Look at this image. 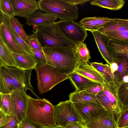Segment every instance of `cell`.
I'll use <instances>...</instances> for the list:
<instances>
[{
	"label": "cell",
	"mask_w": 128,
	"mask_h": 128,
	"mask_svg": "<svg viewBox=\"0 0 128 128\" xmlns=\"http://www.w3.org/2000/svg\"><path fill=\"white\" fill-rule=\"evenodd\" d=\"M66 128H87L78 122H71L68 123L66 126Z\"/></svg>",
	"instance_id": "7bdbcfd3"
},
{
	"label": "cell",
	"mask_w": 128,
	"mask_h": 128,
	"mask_svg": "<svg viewBox=\"0 0 128 128\" xmlns=\"http://www.w3.org/2000/svg\"><path fill=\"white\" fill-rule=\"evenodd\" d=\"M8 68L14 90H23L26 92L27 90H29L38 99L40 98L34 92L31 83L30 78L32 70H23L14 67Z\"/></svg>",
	"instance_id": "9c48e42d"
},
{
	"label": "cell",
	"mask_w": 128,
	"mask_h": 128,
	"mask_svg": "<svg viewBox=\"0 0 128 128\" xmlns=\"http://www.w3.org/2000/svg\"><path fill=\"white\" fill-rule=\"evenodd\" d=\"M96 98L102 105L106 109L114 114L117 120L120 115L122 111L114 104L102 91L96 95Z\"/></svg>",
	"instance_id": "4316f807"
},
{
	"label": "cell",
	"mask_w": 128,
	"mask_h": 128,
	"mask_svg": "<svg viewBox=\"0 0 128 128\" xmlns=\"http://www.w3.org/2000/svg\"><path fill=\"white\" fill-rule=\"evenodd\" d=\"M16 67L23 70L34 69L37 65L34 57L29 54L12 52Z\"/></svg>",
	"instance_id": "d6986e66"
},
{
	"label": "cell",
	"mask_w": 128,
	"mask_h": 128,
	"mask_svg": "<svg viewBox=\"0 0 128 128\" xmlns=\"http://www.w3.org/2000/svg\"><path fill=\"white\" fill-rule=\"evenodd\" d=\"M116 118L114 114L105 110L85 126L87 128H117Z\"/></svg>",
	"instance_id": "4fadbf2b"
},
{
	"label": "cell",
	"mask_w": 128,
	"mask_h": 128,
	"mask_svg": "<svg viewBox=\"0 0 128 128\" xmlns=\"http://www.w3.org/2000/svg\"><path fill=\"white\" fill-rule=\"evenodd\" d=\"M117 85L118 99L123 109L128 108V82L122 81Z\"/></svg>",
	"instance_id": "1f68e13d"
},
{
	"label": "cell",
	"mask_w": 128,
	"mask_h": 128,
	"mask_svg": "<svg viewBox=\"0 0 128 128\" xmlns=\"http://www.w3.org/2000/svg\"><path fill=\"white\" fill-rule=\"evenodd\" d=\"M33 57L37 65H44L47 64L45 55L42 51L31 48Z\"/></svg>",
	"instance_id": "8d00e7d4"
},
{
	"label": "cell",
	"mask_w": 128,
	"mask_h": 128,
	"mask_svg": "<svg viewBox=\"0 0 128 128\" xmlns=\"http://www.w3.org/2000/svg\"><path fill=\"white\" fill-rule=\"evenodd\" d=\"M128 128V126H127L125 127H124V128Z\"/></svg>",
	"instance_id": "816d5d0a"
},
{
	"label": "cell",
	"mask_w": 128,
	"mask_h": 128,
	"mask_svg": "<svg viewBox=\"0 0 128 128\" xmlns=\"http://www.w3.org/2000/svg\"><path fill=\"white\" fill-rule=\"evenodd\" d=\"M33 33L32 34L29 36V39L26 42L30 48L42 51V48L40 45L36 37L35 31H33Z\"/></svg>",
	"instance_id": "74e56055"
},
{
	"label": "cell",
	"mask_w": 128,
	"mask_h": 128,
	"mask_svg": "<svg viewBox=\"0 0 128 128\" xmlns=\"http://www.w3.org/2000/svg\"><path fill=\"white\" fill-rule=\"evenodd\" d=\"M114 20L115 22L120 24L128 26V20H124L120 18H114Z\"/></svg>",
	"instance_id": "bcb514c9"
},
{
	"label": "cell",
	"mask_w": 128,
	"mask_h": 128,
	"mask_svg": "<svg viewBox=\"0 0 128 128\" xmlns=\"http://www.w3.org/2000/svg\"></svg>",
	"instance_id": "f5cc1de1"
},
{
	"label": "cell",
	"mask_w": 128,
	"mask_h": 128,
	"mask_svg": "<svg viewBox=\"0 0 128 128\" xmlns=\"http://www.w3.org/2000/svg\"><path fill=\"white\" fill-rule=\"evenodd\" d=\"M69 96V100L72 103H85L94 102L101 104L96 95L88 93L85 90L75 91L71 93Z\"/></svg>",
	"instance_id": "cb8c5ba5"
},
{
	"label": "cell",
	"mask_w": 128,
	"mask_h": 128,
	"mask_svg": "<svg viewBox=\"0 0 128 128\" xmlns=\"http://www.w3.org/2000/svg\"><path fill=\"white\" fill-rule=\"evenodd\" d=\"M112 73H113L117 69L118 64L116 61L113 60V61L111 64L110 66Z\"/></svg>",
	"instance_id": "f6af8a7d"
},
{
	"label": "cell",
	"mask_w": 128,
	"mask_h": 128,
	"mask_svg": "<svg viewBox=\"0 0 128 128\" xmlns=\"http://www.w3.org/2000/svg\"><path fill=\"white\" fill-rule=\"evenodd\" d=\"M14 90V88L8 67H0V92L10 94Z\"/></svg>",
	"instance_id": "603a6c76"
},
{
	"label": "cell",
	"mask_w": 128,
	"mask_h": 128,
	"mask_svg": "<svg viewBox=\"0 0 128 128\" xmlns=\"http://www.w3.org/2000/svg\"></svg>",
	"instance_id": "11a10c76"
},
{
	"label": "cell",
	"mask_w": 128,
	"mask_h": 128,
	"mask_svg": "<svg viewBox=\"0 0 128 128\" xmlns=\"http://www.w3.org/2000/svg\"><path fill=\"white\" fill-rule=\"evenodd\" d=\"M103 91L112 103L121 111L123 109L118 101L117 93V85L114 82L102 85Z\"/></svg>",
	"instance_id": "484cf974"
},
{
	"label": "cell",
	"mask_w": 128,
	"mask_h": 128,
	"mask_svg": "<svg viewBox=\"0 0 128 128\" xmlns=\"http://www.w3.org/2000/svg\"><path fill=\"white\" fill-rule=\"evenodd\" d=\"M42 48L44 47H71L74 48L76 43L66 36L54 22L39 26L35 30Z\"/></svg>",
	"instance_id": "3957f363"
},
{
	"label": "cell",
	"mask_w": 128,
	"mask_h": 128,
	"mask_svg": "<svg viewBox=\"0 0 128 128\" xmlns=\"http://www.w3.org/2000/svg\"><path fill=\"white\" fill-rule=\"evenodd\" d=\"M74 49L79 63L88 62L91 57L86 45L84 42L76 43Z\"/></svg>",
	"instance_id": "4dcf8cb0"
},
{
	"label": "cell",
	"mask_w": 128,
	"mask_h": 128,
	"mask_svg": "<svg viewBox=\"0 0 128 128\" xmlns=\"http://www.w3.org/2000/svg\"><path fill=\"white\" fill-rule=\"evenodd\" d=\"M74 71L102 85L106 83L102 75L88 63L79 62Z\"/></svg>",
	"instance_id": "9a60e30c"
},
{
	"label": "cell",
	"mask_w": 128,
	"mask_h": 128,
	"mask_svg": "<svg viewBox=\"0 0 128 128\" xmlns=\"http://www.w3.org/2000/svg\"><path fill=\"white\" fill-rule=\"evenodd\" d=\"M56 128H66V127L58 125L57 124V126H56Z\"/></svg>",
	"instance_id": "681fc988"
},
{
	"label": "cell",
	"mask_w": 128,
	"mask_h": 128,
	"mask_svg": "<svg viewBox=\"0 0 128 128\" xmlns=\"http://www.w3.org/2000/svg\"><path fill=\"white\" fill-rule=\"evenodd\" d=\"M14 16L27 18L39 8L38 2L34 0H10Z\"/></svg>",
	"instance_id": "7c38bea8"
},
{
	"label": "cell",
	"mask_w": 128,
	"mask_h": 128,
	"mask_svg": "<svg viewBox=\"0 0 128 128\" xmlns=\"http://www.w3.org/2000/svg\"><path fill=\"white\" fill-rule=\"evenodd\" d=\"M42 126L31 122L26 117L18 124V128H41Z\"/></svg>",
	"instance_id": "f35d334b"
},
{
	"label": "cell",
	"mask_w": 128,
	"mask_h": 128,
	"mask_svg": "<svg viewBox=\"0 0 128 128\" xmlns=\"http://www.w3.org/2000/svg\"><path fill=\"white\" fill-rule=\"evenodd\" d=\"M66 2L74 5L77 6L78 4L82 5L88 2H91V0H64Z\"/></svg>",
	"instance_id": "ee69618b"
},
{
	"label": "cell",
	"mask_w": 128,
	"mask_h": 128,
	"mask_svg": "<svg viewBox=\"0 0 128 128\" xmlns=\"http://www.w3.org/2000/svg\"><path fill=\"white\" fill-rule=\"evenodd\" d=\"M124 0H94L90 2L91 5L107 8L112 10L121 9L124 4Z\"/></svg>",
	"instance_id": "f546056e"
},
{
	"label": "cell",
	"mask_w": 128,
	"mask_h": 128,
	"mask_svg": "<svg viewBox=\"0 0 128 128\" xmlns=\"http://www.w3.org/2000/svg\"><path fill=\"white\" fill-rule=\"evenodd\" d=\"M0 110L7 115L12 113L10 94L0 93Z\"/></svg>",
	"instance_id": "d6a6232c"
},
{
	"label": "cell",
	"mask_w": 128,
	"mask_h": 128,
	"mask_svg": "<svg viewBox=\"0 0 128 128\" xmlns=\"http://www.w3.org/2000/svg\"><path fill=\"white\" fill-rule=\"evenodd\" d=\"M42 48L47 64L58 72L69 75L76 68L79 63L74 48L70 47Z\"/></svg>",
	"instance_id": "6da1fadb"
},
{
	"label": "cell",
	"mask_w": 128,
	"mask_h": 128,
	"mask_svg": "<svg viewBox=\"0 0 128 128\" xmlns=\"http://www.w3.org/2000/svg\"><path fill=\"white\" fill-rule=\"evenodd\" d=\"M114 60L116 61L118 64L117 70L113 73L114 81L118 84L122 81L124 76L128 75V59L124 58Z\"/></svg>",
	"instance_id": "83f0119b"
},
{
	"label": "cell",
	"mask_w": 128,
	"mask_h": 128,
	"mask_svg": "<svg viewBox=\"0 0 128 128\" xmlns=\"http://www.w3.org/2000/svg\"><path fill=\"white\" fill-rule=\"evenodd\" d=\"M12 26L16 33L24 41H27L29 38L26 32L23 28V25L19 21L18 19L14 16L10 18Z\"/></svg>",
	"instance_id": "836d02e7"
},
{
	"label": "cell",
	"mask_w": 128,
	"mask_h": 128,
	"mask_svg": "<svg viewBox=\"0 0 128 128\" xmlns=\"http://www.w3.org/2000/svg\"><path fill=\"white\" fill-rule=\"evenodd\" d=\"M1 22L0 26V34L3 40L10 51L16 53L28 54L22 50L17 44L13 39L6 25L3 22Z\"/></svg>",
	"instance_id": "ffe728a7"
},
{
	"label": "cell",
	"mask_w": 128,
	"mask_h": 128,
	"mask_svg": "<svg viewBox=\"0 0 128 128\" xmlns=\"http://www.w3.org/2000/svg\"><path fill=\"white\" fill-rule=\"evenodd\" d=\"M72 103L79 122L85 126L104 110H106L101 104L94 102Z\"/></svg>",
	"instance_id": "52a82bcc"
},
{
	"label": "cell",
	"mask_w": 128,
	"mask_h": 128,
	"mask_svg": "<svg viewBox=\"0 0 128 128\" xmlns=\"http://www.w3.org/2000/svg\"><path fill=\"white\" fill-rule=\"evenodd\" d=\"M118 127L122 128L128 126V108H124L116 120Z\"/></svg>",
	"instance_id": "d590c367"
},
{
	"label": "cell",
	"mask_w": 128,
	"mask_h": 128,
	"mask_svg": "<svg viewBox=\"0 0 128 128\" xmlns=\"http://www.w3.org/2000/svg\"><path fill=\"white\" fill-rule=\"evenodd\" d=\"M10 94L12 113L18 124L26 117L28 95L19 90H14Z\"/></svg>",
	"instance_id": "30bf717a"
},
{
	"label": "cell",
	"mask_w": 128,
	"mask_h": 128,
	"mask_svg": "<svg viewBox=\"0 0 128 128\" xmlns=\"http://www.w3.org/2000/svg\"><path fill=\"white\" fill-rule=\"evenodd\" d=\"M1 21L6 25L13 39L20 48L28 54L33 56L32 52L29 46L19 36L13 29L10 22V18L2 14Z\"/></svg>",
	"instance_id": "7402d4cb"
},
{
	"label": "cell",
	"mask_w": 128,
	"mask_h": 128,
	"mask_svg": "<svg viewBox=\"0 0 128 128\" xmlns=\"http://www.w3.org/2000/svg\"><path fill=\"white\" fill-rule=\"evenodd\" d=\"M58 18L48 13L41 10L35 12L28 18H26V23L29 26H35L36 27L55 22Z\"/></svg>",
	"instance_id": "e0dca14e"
},
{
	"label": "cell",
	"mask_w": 128,
	"mask_h": 128,
	"mask_svg": "<svg viewBox=\"0 0 128 128\" xmlns=\"http://www.w3.org/2000/svg\"><path fill=\"white\" fill-rule=\"evenodd\" d=\"M56 22L64 34L74 43L84 42L88 36L86 30L72 20H60Z\"/></svg>",
	"instance_id": "8992f818"
},
{
	"label": "cell",
	"mask_w": 128,
	"mask_h": 128,
	"mask_svg": "<svg viewBox=\"0 0 128 128\" xmlns=\"http://www.w3.org/2000/svg\"><path fill=\"white\" fill-rule=\"evenodd\" d=\"M36 70L40 93L42 94L60 82L69 79L68 75L58 72L49 64L37 65Z\"/></svg>",
	"instance_id": "5b68a950"
},
{
	"label": "cell",
	"mask_w": 128,
	"mask_h": 128,
	"mask_svg": "<svg viewBox=\"0 0 128 128\" xmlns=\"http://www.w3.org/2000/svg\"><path fill=\"white\" fill-rule=\"evenodd\" d=\"M122 81L124 82H128V75L124 77Z\"/></svg>",
	"instance_id": "7dc6e473"
},
{
	"label": "cell",
	"mask_w": 128,
	"mask_h": 128,
	"mask_svg": "<svg viewBox=\"0 0 128 128\" xmlns=\"http://www.w3.org/2000/svg\"><path fill=\"white\" fill-rule=\"evenodd\" d=\"M2 13L0 11V26L1 23V16H2Z\"/></svg>",
	"instance_id": "f907efd6"
},
{
	"label": "cell",
	"mask_w": 128,
	"mask_h": 128,
	"mask_svg": "<svg viewBox=\"0 0 128 128\" xmlns=\"http://www.w3.org/2000/svg\"><path fill=\"white\" fill-rule=\"evenodd\" d=\"M85 91L88 93L96 96L99 92L103 91V86L102 84L99 83Z\"/></svg>",
	"instance_id": "60d3db41"
},
{
	"label": "cell",
	"mask_w": 128,
	"mask_h": 128,
	"mask_svg": "<svg viewBox=\"0 0 128 128\" xmlns=\"http://www.w3.org/2000/svg\"><path fill=\"white\" fill-rule=\"evenodd\" d=\"M108 45L113 59H128V42L110 39Z\"/></svg>",
	"instance_id": "2e32d148"
},
{
	"label": "cell",
	"mask_w": 128,
	"mask_h": 128,
	"mask_svg": "<svg viewBox=\"0 0 128 128\" xmlns=\"http://www.w3.org/2000/svg\"><path fill=\"white\" fill-rule=\"evenodd\" d=\"M94 36L99 51L103 58L110 65L113 61L108 45L110 39L97 31L91 32Z\"/></svg>",
	"instance_id": "5bb4252c"
},
{
	"label": "cell",
	"mask_w": 128,
	"mask_h": 128,
	"mask_svg": "<svg viewBox=\"0 0 128 128\" xmlns=\"http://www.w3.org/2000/svg\"><path fill=\"white\" fill-rule=\"evenodd\" d=\"M54 114L56 122L60 126L65 127L70 122H79L74 107L69 100L54 106Z\"/></svg>",
	"instance_id": "ba28073f"
},
{
	"label": "cell",
	"mask_w": 128,
	"mask_h": 128,
	"mask_svg": "<svg viewBox=\"0 0 128 128\" xmlns=\"http://www.w3.org/2000/svg\"><path fill=\"white\" fill-rule=\"evenodd\" d=\"M41 128H56V126H42Z\"/></svg>",
	"instance_id": "c3c4849f"
},
{
	"label": "cell",
	"mask_w": 128,
	"mask_h": 128,
	"mask_svg": "<svg viewBox=\"0 0 128 128\" xmlns=\"http://www.w3.org/2000/svg\"><path fill=\"white\" fill-rule=\"evenodd\" d=\"M0 128H18V123L12 113L8 122Z\"/></svg>",
	"instance_id": "ab89813d"
},
{
	"label": "cell",
	"mask_w": 128,
	"mask_h": 128,
	"mask_svg": "<svg viewBox=\"0 0 128 128\" xmlns=\"http://www.w3.org/2000/svg\"><path fill=\"white\" fill-rule=\"evenodd\" d=\"M113 18L104 17H86L82 19L79 24L86 30L97 31Z\"/></svg>",
	"instance_id": "ac0fdd59"
},
{
	"label": "cell",
	"mask_w": 128,
	"mask_h": 128,
	"mask_svg": "<svg viewBox=\"0 0 128 128\" xmlns=\"http://www.w3.org/2000/svg\"><path fill=\"white\" fill-rule=\"evenodd\" d=\"M0 11L2 14L10 18L14 16V14L10 0H0Z\"/></svg>",
	"instance_id": "e575fe53"
},
{
	"label": "cell",
	"mask_w": 128,
	"mask_h": 128,
	"mask_svg": "<svg viewBox=\"0 0 128 128\" xmlns=\"http://www.w3.org/2000/svg\"><path fill=\"white\" fill-rule=\"evenodd\" d=\"M54 106L45 98L35 99L28 95L26 117L42 126L57 125L54 117Z\"/></svg>",
	"instance_id": "7a4b0ae2"
},
{
	"label": "cell",
	"mask_w": 128,
	"mask_h": 128,
	"mask_svg": "<svg viewBox=\"0 0 128 128\" xmlns=\"http://www.w3.org/2000/svg\"><path fill=\"white\" fill-rule=\"evenodd\" d=\"M16 67L12 52L5 44L0 34V67Z\"/></svg>",
	"instance_id": "d4e9b609"
},
{
	"label": "cell",
	"mask_w": 128,
	"mask_h": 128,
	"mask_svg": "<svg viewBox=\"0 0 128 128\" xmlns=\"http://www.w3.org/2000/svg\"><path fill=\"white\" fill-rule=\"evenodd\" d=\"M37 2L40 10L50 14L60 20H73L78 18L77 6L72 5L64 0H40Z\"/></svg>",
	"instance_id": "277c9868"
},
{
	"label": "cell",
	"mask_w": 128,
	"mask_h": 128,
	"mask_svg": "<svg viewBox=\"0 0 128 128\" xmlns=\"http://www.w3.org/2000/svg\"></svg>",
	"instance_id": "9f6ffc18"
},
{
	"label": "cell",
	"mask_w": 128,
	"mask_h": 128,
	"mask_svg": "<svg viewBox=\"0 0 128 128\" xmlns=\"http://www.w3.org/2000/svg\"></svg>",
	"instance_id": "db71d44e"
},
{
	"label": "cell",
	"mask_w": 128,
	"mask_h": 128,
	"mask_svg": "<svg viewBox=\"0 0 128 128\" xmlns=\"http://www.w3.org/2000/svg\"><path fill=\"white\" fill-rule=\"evenodd\" d=\"M97 31L110 39L128 42V26L115 22L114 18Z\"/></svg>",
	"instance_id": "8fae6325"
},
{
	"label": "cell",
	"mask_w": 128,
	"mask_h": 128,
	"mask_svg": "<svg viewBox=\"0 0 128 128\" xmlns=\"http://www.w3.org/2000/svg\"><path fill=\"white\" fill-rule=\"evenodd\" d=\"M10 118V116L5 114L0 111V128L6 123Z\"/></svg>",
	"instance_id": "b9f144b4"
},
{
	"label": "cell",
	"mask_w": 128,
	"mask_h": 128,
	"mask_svg": "<svg viewBox=\"0 0 128 128\" xmlns=\"http://www.w3.org/2000/svg\"><path fill=\"white\" fill-rule=\"evenodd\" d=\"M90 64L102 75L106 83L115 82L113 74L108 64L96 62H90Z\"/></svg>",
	"instance_id": "f1b7e54d"
},
{
	"label": "cell",
	"mask_w": 128,
	"mask_h": 128,
	"mask_svg": "<svg viewBox=\"0 0 128 128\" xmlns=\"http://www.w3.org/2000/svg\"><path fill=\"white\" fill-rule=\"evenodd\" d=\"M69 79L73 84L76 91L85 90L98 83L80 75L74 71L68 75Z\"/></svg>",
	"instance_id": "44dd1931"
}]
</instances>
